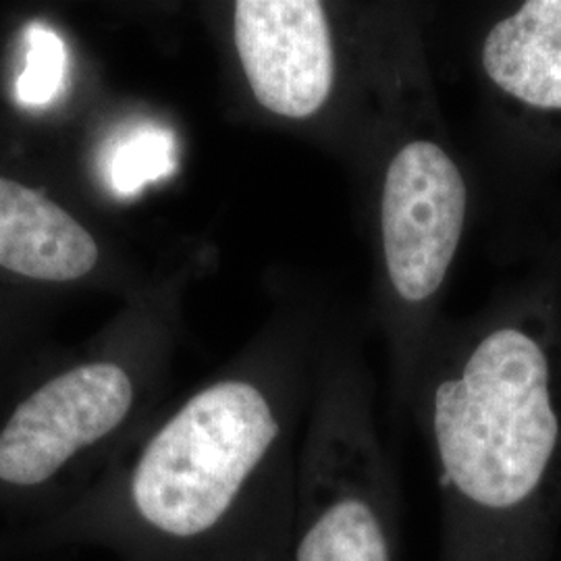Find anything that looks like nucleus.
<instances>
[{
    "mask_svg": "<svg viewBox=\"0 0 561 561\" xmlns=\"http://www.w3.org/2000/svg\"><path fill=\"white\" fill-rule=\"evenodd\" d=\"M67 62V46L59 34L44 23H32L25 30V67L15 83L21 106L41 108L55 101L65 88Z\"/></svg>",
    "mask_w": 561,
    "mask_h": 561,
    "instance_id": "10",
    "label": "nucleus"
},
{
    "mask_svg": "<svg viewBox=\"0 0 561 561\" xmlns=\"http://www.w3.org/2000/svg\"><path fill=\"white\" fill-rule=\"evenodd\" d=\"M175 167L173 134L164 127L144 125L113 146L106 159V180L117 196L131 198L148 183L169 178Z\"/></svg>",
    "mask_w": 561,
    "mask_h": 561,
    "instance_id": "9",
    "label": "nucleus"
},
{
    "mask_svg": "<svg viewBox=\"0 0 561 561\" xmlns=\"http://www.w3.org/2000/svg\"><path fill=\"white\" fill-rule=\"evenodd\" d=\"M279 437L261 389L222 381L196 393L144 449L131 495L141 518L192 539L225 518Z\"/></svg>",
    "mask_w": 561,
    "mask_h": 561,
    "instance_id": "2",
    "label": "nucleus"
},
{
    "mask_svg": "<svg viewBox=\"0 0 561 561\" xmlns=\"http://www.w3.org/2000/svg\"><path fill=\"white\" fill-rule=\"evenodd\" d=\"M468 190L458 164L435 141L405 144L382 183V252L389 279L405 301L428 300L460 245Z\"/></svg>",
    "mask_w": 561,
    "mask_h": 561,
    "instance_id": "3",
    "label": "nucleus"
},
{
    "mask_svg": "<svg viewBox=\"0 0 561 561\" xmlns=\"http://www.w3.org/2000/svg\"><path fill=\"white\" fill-rule=\"evenodd\" d=\"M433 428L443 479L468 510L528 500L560 433L541 345L510 327L486 335L460 377L437 387Z\"/></svg>",
    "mask_w": 561,
    "mask_h": 561,
    "instance_id": "1",
    "label": "nucleus"
},
{
    "mask_svg": "<svg viewBox=\"0 0 561 561\" xmlns=\"http://www.w3.org/2000/svg\"><path fill=\"white\" fill-rule=\"evenodd\" d=\"M296 561H393L385 512L358 489H337L306 510Z\"/></svg>",
    "mask_w": 561,
    "mask_h": 561,
    "instance_id": "8",
    "label": "nucleus"
},
{
    "mask_svg": "<svg viewBox=\"0 0 561 561\" xmlns=\"http://www.w3.org/2000/svg\"><path fill=\"white\" fill-rule=\"evenodd\" d=\"M134 401L127 373L94 362L62 373L21 403L0 433V481L36 486L119 426Z\"/></svg>",
    "mask_w": 561,
    "mask_h": 561,
    "instance_id": "4",
    "label": "nucleus"
},
{
    "mask_svg": "<svg viewBox=\"0 0 561 561\" xmlns=\"http://www.w3.org/2000/svg\"><path fill=\"white\" fill-rule=\"evenodd\" d=\"M99 262L90 231L59 204L0 178V266L30 279H81Z\"/></svg>",
    "mask_w": 561,
    "mask_h": 561,
    "instance_id": "6",
    "label": "nucleus"
},
{
    "mask_svg": "<svg viewBox=\"0 0 561 561\" xmlns=\"http://www.w3.org/2000/svg\"><path fill=\"white\" fill-rule=\"evenodd\" d=\"M482 67L505 94L561 108V0H530L500 21L482 46Z\"/></svg>",
    "mask_w": 561,
    "mask_h": 561,
    "instance_id": "7",
    "label": "nucleus"
},
{
    "mask_svg": "<svg viewBox=\"0 0 561 561\" xmlns=\"http://www.w3.org/2000/svg\"><path fill=\"white\" fill-rule=\"evenodd\" d=\"M233 36L245 80L266 111L308 119L329 101L335 48L317 0H240Z\"/></svg>",
    "mask_w": 561,
    "mask_h": 561,
    "instance_id": "5",
    "label": "nucleus"
}]
</instances>
